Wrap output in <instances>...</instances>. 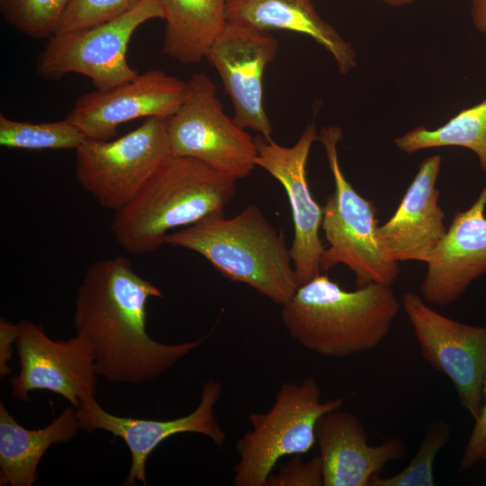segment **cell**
<instances>
[{
    "instance_id": "5b68a950",
    "label": "cell",
    "mask_w": 486,
    "mask_h": 486,
    "mask_svg": "<svg viewBox=\"0 0 486 486\" xmlns=\"http://www.w3.org/2000/svg\"><path fill=\"white\" fill-rule=\"evenodd\" d=\"M344 402V398L321 401L312 377L284 382L266 412L248 416L252 428L236 443L238 462L233 468V484L266 486L277 462L308 453L316 443L319 418L341 409Z\"/></svg>"
},
{
    "instance_id": "277c9868",
    "label": "cell",
    "mask_w": 486,
    "mask_h": 486,
    "mask_svg": "<svg viewBox=\"0 0 486 486\" xmlns=\"http://www.w3.org/2000/svg\"><path fill=\"white\" fill-rule=\"evenodd\" d=\"M166 244L200 254L224 277L281 306L300 287L283 232L253 204L231 218L211 213L169 233Z\"/></svg>"
},
{
    "instance_id": "9a60e30c",
    "label": "cell",
    "mask_w": 486,
    "mask_h": 486,
    "mask_svg": "<svg viewBox=\"0 0 486 486\" xmlns=\"http://www.w3.org/2000/svg\"><path fill=\"white\" fill-rule=\"evenodd\" d=\"M186 82L160 69L105 90L86 93L66 117L86 139L108 140L118 126L140 118H169L181 105Z\"/></svg>"
},
{
    "instance_id": "d6986e66",
    "label": "cell",
    "mask_w": 486,
    "mask_h": 486,
    "mask_svg": "<svg viewBox=\"0 0 486 486\" xmlns=\"http://www.w3.org/2000/svg\"><path fill=\"white\" fill-rule=\"evenodd\" d=\"M226 15L230 22L262 31L281 29L310 36L332 55L342 74L356 65L351 44L319 15L310 0H228Z\"/></svg>"
},
{
    "instance_id": "4316f807",
    "label": "cell",
    "mask_w": 486,
    "mask_h": 486,
    "mask_svg": "<svg viewBox=\"0 0 486 486\" xmlns=\"http://www.w3.org/2000/svg\"><path fill=\"white\" fill-rule=\"evenodd\" d=\"M323 485L322 464L320 455L303 462L294 455L287 464L280 466L276 474L268 477L266 486H321Z\"/></svg>"
},
{
    "instance_id": "7a4b0ae2",
    "label": "cell",
    "mask_w": 486,
    "mask_h": 486,
    "mask_svg": "<svg viewBox=\"0 0 486 486\" xmlns=\"http://www.w3.org/2000/svg\"><path fill=\"white\" fill-rule=\"evenodd\" d=\"M237 180L200 160L169 156L131 200L113 212L111 230L129 253L156 251L171 230L223 212L236 194Z\"/></svg>"
},
{
    "instance_id": "f1b7e54d",
    "label": "cell",
    "mask_w": 486,
    "mask_h": 486,
    "mask_svg": "<svg viewBox=\"0 0 486 486\" xmlns=\"http://www.w3.org/2000/svg\"><path fill=\"white\" fill-rule=\"evenodd\" d=\"M19 325L9 322L4 318L0 320V377L3 378L11 373L8 362L13 356V345L15 344L19 335Z\"/></svg>"
},
{
    "instance_id": "cb8c5ba5",
    "label": "cell",
    "mask_w": 486,
    "mask_h": 486,
    "mask_svg": "<svg viewBox=\"0 0 486 486\" xmlns=\"http://www.w3.org/2000/svg\"><path fill=\"white\" fill-rule=\"evenodd\" d=\"M71 0H0V13L18 32L33 39L50 38Z\"/></svg>"
},
{
    "instance_id": "e0dca14e",
    "label": "cell",
    "mask_w": 486,
    "mask_h": 486,
    "mask_svg": "<svg viewBox=\"0 0 486 486\" xmlns=\"http://www.w3.org/2000/svg\"><path fill=\"white\" fill-rule=\"evenodd\" d=\"M486 185L473 204L457 212L427 263L422 298L439 306L454 302L471 283L486 274Z\"/></svg>"
},
{
    "instance_id": "5bb4252c",
    "label": "cell",
    "mask_w": 486,
    "mask_h": 486,
    "mask_svg": "<svg viewBox=\"0 0 486 486\" xmlns=\"http://www.w3.org/2000/svg\"><path fill=\"white\" fill-rule=\"evenodd\" d=\"M221 392L220 382L209 379L203 384L201 400L195 410L169 420L115 416L104 410L94 397L82 400L76 410L82 430H105L122 438L128 446L130 467L124 485H136L137 482L146 485L148 458L168 437L181 433H196L209 437L216 446H222L226 434L215 414Z\"/></svg>"
},
{
    "instance_id": "8fae6325",
    "label": "cell",
    "mask_w": 486,
    "mask_h": 486,
    "mask_svg": "<svg viewBox=\"0 0 486 486\" xmlns=\"http://www.w3.org/2000/svg\"><path fill=\"white\" fill-rule=\"evenodd\" d=\"M18 325L20 372L10 380L14 398L28 401L31 392L50 391L77 409L82 400L94 397L98 374L93 351L82 336L53 340L32 320L22 319Z\"/></svg>"
},
{
    "instance_id": "4dcf8cb0",
    "label": "cell",
    "mask_w": 486,
    "mask_h": 486,
    "mask_svg": "<svg viewBox=\"0 0 486 486\" xmlns=\"http://www.w3.org/2000/svg\"><path fill=\"white\" fill-rule=\"evenodd\" d=\"M381 1H382L383 3L389 5L398 7V6H403V5L411 4L415 0H381Z\"/></svg>"
},
{
    "instance_id": "30bf717a",
    "label": "cell",
    "mask_w": 486,
    "mask_h": 486,
    "mask_svg": "<svg viewBox=\"0 0 486 486\" xmlns=\"http://www.w3.org/2000/svg\"><path fill=\"white\" fill-rule=\"evenodd\" d=\"M402 306L424 359L454 384L464 408L479 417L486 370V327L464 324L436 311L407 292Z\"/></svg>"
},
{
    "instance_id": "ba28073f",
    "label": "cell",
    "mask_w": 486,
    "mask_h": 486,
    "mask_svg": "<svg viewBox=\"0 0 486 486\" xmlns=\"http://www.w3.org/2000/svg\"><path fill=\"white\" fill-rule=\"evenodd\" d=\"M167 129L171 156L200 160L236 179L256 166L255 139L225 113L215 84L204 73L186 82L184 100L167 119Z\"/></svg>"
},
{
    "instance_id": "484cf974",
    "label": "cell",
    "mask_w": 486,
    "mask_h": 486,
    "mask_svg": "<svg viewBox=\"0 0 486 486\" xmlns=\"http://www.w3.org/2000/svg\"><path fill=\"white\" fill-rule=\"evenodd\" d=\"M144 0H71L54 34L83 30L118 18Z\"/></svg>"
},
{
    "instance_id": "4fadbf2b",
    "label": "cell",
    "mask_w": 486,
    "mask_h": 486,
    "mask_svg": "<svg viewBox=\"0 0 486 486\" xmlns=\"http://www.w3.org/2000/svg\"><path fill=\"white\" fill-rule=\"evenodd\" d=\"M316 126L309 124L291 147L277 144L273 139L258 135L256 166L274 176L288 197L293 223L290 248L300 285L321 274L320 258L324 246L320 238L323 208L311 195L306 166L312 143L317 140Z\"/></svg>"
},
{
    "instance_id": "1f68e13d",
    "label": "cell",
    "mask_w": 486,
    "mask_h": 486,
    "mask_svg": "<svg viewBox=\"0 0 486 486\" xmlns=\"http://www.w3.org/2000/svg\"><path fill=\"white\" fill-rule=\"evenodd\" d=\"M482 458H483L485 461H486V446L482 452Z\"/></svg>"
},
{
    "instance_id": "603a6c76",
    "label": "cell",
    "mask_w": 486,
    "mask_h": 486,
    "mask_svg": "<svg viewBox=\"0 0 486 486\" xmlns=\"http://www.w3.org/2000/svg\"><path fill=\"white\" fill-rule=\"evenodd\" d=\"M86 138L67 118L51 122H20L0 114V145L28 150L76 149Z\"/></svg>"
},
{
    "instance_id": "2e32d148",
    "label": "cell",
    "mask_w": 486,
    "mask_h": 486,
    "mask_svg": "<svg viewBox=\"0 0 486 486\" xmlns=\"http://www.w3.org/2000/svg\"><path fill=\"white\" fill-rule=\"evenodd\" d=\"M441 157L425 158L393 215L377 230L383 255L391 261L428 263L445 237V213L436 184Z\"/></svg>"
},
{
    "instance_id": "44dd1931",
    "label": "cell",
    "mask_w": 486,
    "mask_h": 486,
    "mask_svg": "<svg viewBox=\"0 0 486 486\" xmlns=\"http://www.w3.org/2000/svg\"><path fill=\"white\" fill-rule=\"evenodd\" d=\"M166 21L162 52L184 65L206 54L228 22V0H157Z\"/></svg>"
},
{
    "instance_id": "7c38bea8",
    "label": "cell",
    "mask_w": 486,
    "mask_h": 486,
    "mask_svg": "<svg viewBox=\"0 0 486 486\" xmlns=\"http://www.w3.org/2000/svg\"><path fill=\"white\" fill-rule=\"evenodd\" d=\"M277 50L269 32L228 21L205 57L231 101L235 122L266 140L273 128L264 105V75Z\"/></svg>"
},
{
    "instance_id": "f546056e",
    "label": "cell",
    "mask_w": 486,
    "mask_h": 486,
    "mask_svg": "<svg viewBox=\"0 0 486 486\" xmlns=\"http://www.w3.org/2000/svg\"><path fill=\"white\" fill-rule=\"evenodd\" d=\"M471 15L474 27L486 37V0H472Z\"/></svg>"
},
{
    "instance_id": "9c48e42d",
    "label": "cell",
    "mask_w": 486,
    "mask_h": 486,
    "mask_svg": "<svg viewBox=\"0 0 486 486\" xmlns=\"http://www.w3.org/2000/svg\"><path fill=\"white\" fill-rule=\"evenodd\" d=\"M156 18L163 19L159 4L157 0H144L118 18L53 34L38 56L37 73L50 80L72 73L83 75L97 90L129 82L139 75L127 60L129 42L141 24Z\"/></svg>"
},
{
    "instance_id": "ffe728a7",
    "label": "cell",
    "mask_w": 486,
    "mask_h": 486,
    "mask_svg": "<svg viewBox=\"0 0 486 486\" xmlns=\"http://www.w3.org/2000/svg\"><path fill=\"white\" fill-rule=\"evenodd\" d=\"M80 428L76 410L67 407L48 426L28 429L0 402V485L32 486L38 465L54 444L71 440Z\"/></svg>"
},
{
    "instance_id": "7402d4cb",
    "label": "cell",
    "mask_w": 486,
    "mask_h": 486,
    "mask_svg": "<svg viewBox=\"0 0 486 486\" xmlns=\"http://www.w3.org/2000/svg\"><path fill=\"white\" fill-rule=\"evenodd\" d=\"M394 144L405 153L451 146L465 148L475 153L486 173V99L462 110L436 129L416 127L397 137Z\"/></svg>"
},
{
    "instance_id": "83f0119b",
    "label": "cell",
    "mask_w": 486,
    "mask_h": 486,
    "mask_svg": "<svg viewBox=\"0 0 486 486\" xmlns=\"http://www.w3.org/2000/svg\"><path fill=\"white\" fill-rule=\"evenodd\" d=\"M486 446V370L483 380V398L479 417L475 419L471 436L461 461L460 470H467L482 459Z\"/></svg>"
},
{
    "instance_id": "3957f363",
    "label": "cell",
    "mask_w": 486,
    "mask_h": 486,
    "mask_svg": "<svg viewBox=\"0 0 486 486\" xmlns=\"http://www.w3.org/2000/svg\"><path fill=\"white\" fill-rule=\"evenodd\" d=\"M399 310L392 285L374 283L346 291L320 274L300 285L282 306L281 319L290 336L306 349L345 357L377 347Z\"/></svg>"
},
{
    "instance_id": "8992f818",
    "label": "cell",
    "mask_w": 486,
    "mask_h": 486,
    "mask_svg": "<svg viewBox=\"0 0 486 486\" xmlns=\"http://www.w3.org/2000/svg\"><path fill=\"white\" fill-rule=\"evenodd\" d=\"M341 139V129L334 125L323 127L317 138L324 148L335 184L323 207L321 228L328 248L321 255V271L341 264L355 274L357 287L374 283L392 285L400 266L386 258L380 248L376 206L355 190L341 169L338 150Z\"/></svg>"
},
{
    "instance_id": "ac0fdd59",
    "label": "cell",
    "mask_w": 486,
    "mask_h": 486,
    "mask_svg": "<svg viewBox=\"0 0 486 486\" xmlns=\"http://www.w3.org/2000/svg\"><path fill=\"white\" fill-rule=\"evenodd\" d=\"M322 464L323 486H368L384 466L404 457L402 440L368 445L366 432L353 413L337 410L322 415L315 428Z\"/></svg>"
},
{
    "instance_id": "6da1fadb",
    "label": "cell",
    "mask_w": 486,
    "mask_h": 486,
    "mask_svg": "<svg viewBox=\"0 0 486 486\" xmlns=\"http://www.w3.org/2000/svg\"><path fill=\"white\" fill-rule=\"evenodd\" d=\"M162 296L123 256L89 265L77 289L73 324L93 351L98 375L140 384L164 374L202 345L205 338L165 344L148 335L147 303Z\"/></svg>"
},
{
    "instance_id": "52a82bcc",
    "label": "cell",
    "mask_w": 486,
    "mask_h": 486,
    "mask_svg": "<svg viewBox=\"0 0 486 486\" xmlns=\"http://www.w3.org/2000/svg\"><path fill=\"white\" fill-rule=\"evenodd\" d=\"M167 119L147 118L114 140H85L75 149L81 187L105 209L124 206L171 156Z\"/></svg>"
},
{
    "instance_id": "d4e9b609",
    "label": "cell",
    "mask_w": 486,
    "mask_h": 486,
    "mask_svg": "<svg viewBox=\"0 0 486 486\" xmlns=\"http://www.w3.org/2000/svg\"><path fill=\"white\" fill-rule=\"evenodd\" d=\"M448 426L442 421L429 424L420 446L410 464L397 474L388 478L374 476L368 486H433V466L438 452L449 438Z\"/></svg>"
}]
</instances>
